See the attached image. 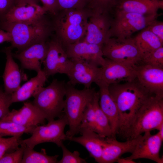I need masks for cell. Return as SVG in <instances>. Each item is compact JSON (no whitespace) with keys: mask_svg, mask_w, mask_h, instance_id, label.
I'll list each match as a JSON object with an SVG mask.
<instances>
[{"mask_svg":"<svg viewBox=\"0 0 163 163\" xmlns=\"http://www.w3.org/2000/svg\"><path fill=\"white\" fill-rule=\"evenodd\" d=\"M158 1H163V0H158Z\"/></svg>","mask_w":163,"mask_h":163,"instance_id":"obj_47","label":"cell"},{"mask_svg":"<svg viewBox=\"0 0 163 163\" xmlns=\"http://www.w3.org/2000/svg\"><path fill=\"white\" fill-rule=\"evenodd\" d=\"M141 63L163 68V46L142 57Z\"/></svg>","mask_w":163,"mask_h":163,"instance_id":"obj_32","label":"cell"},{"mask_svg":"<svg viewBox=\"0 0 163 163\" xmlns=\"http://www.w3.org/2000/svg\"><path fill=\"white\" fill-rule=\"evenodd\" d=\"M48 43V50L43 62V71L47 77L57 73L66 75L70 67L71 59L65 47L58 39Z\"/></svg>","mask_w":163,"mask_h":163,"instance_id":"obj_9","label":"cell"},{"mask_svg":"<svg viewBox=\"0 0 163 163\" xmlns=\"http://www.w3.org/2000/svg\"><path fill=\"white\" fill-rule=\"evenodd\" d=\"M118 163H136L133 160L128 159L126 158H121L120 157L118 158L116 161Z\"/></svg>","mask_w":163,"mask_h":163,"instance_id":"obj_44","label":"cell"},{"mask_svg":"<svg viewBox=\"0 0 163 163\" xmlns=\"http://www.w3.org/2000/svg\"><path fill=\"white\" fill-rule=\"evenodd\" d=\"M79 133L81 136H75L69 138L68 140L78 143L84 147L90 156L95 161L101 163L103 144L105 137L102 136L95 132L87 129H80Z\"/></svg>","mask_w":163,"mask_h":163,"instance_id":"obj_22","label":"cell"},{"mask_svg":"<svg viewBox=\"0 0 163 163\" xmlns=\"http://www.w3.org/2000/svg\"><path fill=\"white\" fill-rule=\"evenodd\" d=\"M12 48L9 47L3 50L6 56V62L2 75L4 91L10 94L20 88L22 81L27 80L25 74L21 71L13 59Z\"/></svg>","mask_w":163,"mask_h":163,"instance_id":"obj_19","label":"cell"},{"mask_svg":"<svg viewBox=\"0 0 163 163\" xmlns=\"http://www.w3.org/2000/svg\"><path fill=\"white\" fill-rule=\"evenodd\" d=\"M134 39L142 58L163 45V43L157 37L145 29Z\"/></svg>","mask_w":163,"mask_h":163,"instance_id":"obj_26","label":"cell"},{"mask_svg":"<svg viewBox=\"0 0 163 163\" xmlns=\"http://www.w3.org/2000/svg\"><path fill=\"white\" fill-rule=\"evenodd\" d=\"M11 98V94L6 93L2 86H0V106Z\"/></svg>","mask_w":163,"mask_h":163,"instance_id":"obj_42","label":"cell"},{"mask_svg":"<svg viewBox=\"0 0 163 163\" xmlns=\"http://www.w3.org/2000/svg\"><path fill=\"white\" fill-rule=\"evenodd\" d=\"M7 138H4L0 136V142L5 141Z\"/></svg>","mask_w":163,"mask_h":163,"instance_id":"obj_46","label":"cell"},{"mask_svg":"<svg viewBox=\"0 0 163 163\" xmlns=\"http://www.w3.org/2000/svg\"><path fill=\"white\" fill-rule=\"evenodd\" d=\"M98 86L100 107L107 117L110 125L113 136L115 137L119 127V114L116 105L111 96L108 85L99 81L95 83Z\"/></svg>","mask_w":163,"mask_h":163,"instance_id":"obj_20","label":"cell"},{"mask_svg":"<svg viewBox=\"0 0 163 163\" xmlns=\"http://www.w3.org/2000/svg\"><path fill=\"white\" fill-rule=\"evenodd\" d=\"M37 75L24 83L11 94L12 103L25 101L34 97L43 87L48 77L42 70Z\"/></svg>","mask_w":163,"mask_h":163,"instance_id":"obj_25","label":"cell"},{"mask_svg":"<svg viewBox=\"0 0 163 163\" xmlns=\"http://www.w3.org/2000/svg\"><path fill=\"white\" fill-rule=\"evenodd\" d=\"M158 131V133L161 138L163 140V124L161 126Z\"/></svg>","mask_w":163,"mask_h":163,"instance_id":"obj_45","label":"cell"},{"mask_svg":"<svg viewBox=\"0 0 163 163\" xmlns=\"http://www.w3.org/2000/svg\"><path fill=\"white\" fill-rule=\"evenodd\" d=\"M0 29L9 33L11 47L21 51L34 44L45 41L50 33V26L43 17L34 21L10 22L0 21Z\"/></svg>","mask_w":163,"mask_h":163,"instance_id":"obj_3","label":"cell"},{"mask_svg":"<svg viewBox=\"0 0 163 163\" xmlns=\"http://www.w3.org/2000/svg\"><path fill=\"white\" fill-rule=\"evenodd\" d=\"M155 35L163 43V22L155 20L145 28Z\"/></svg>","mask_w":163,"mask_h":163,"instance_id":"obj_37","label":"cell"},{"mask_svg":"<svg viewBox=\"0 0 163 163\" xmlns=\"http://www.w3.org/2000/svg\"><path fill=\"white\" fill-rule=\"evenodd\" d=\"M62 152L61 159L57 163H86L85 159L80 157L79 152L77 151L72 152L69 150L62 143L60 146Z\"/></svg>","mask_w":163,"mask_h":163,"instance_id":"obj_34","label":"cell"},{"mask_svg":"<svg viewBox=\"0 0 163 163\" xmlns=\"http://www.w3.org/2000/svg\"><path fill=\"white\" fill-rule=\"evenodd\" d=\"M68 125L67 119L63 114L56 120L48 122L46 124L35 126L29 138L20 140V143L25 145L30 148H34L40 144L52 142L60 147L64 141L68 140L64 132L66 125Z\"/></svg>","mask_w":163,"mask_h":163,"instance_id":"obj_8","label":"cell"},{"mask_svg":"<svg viewBox=\"0 0 163 163\" xmlns=\"http://www.w3.org/2000/svg\"><path fill=\"white\" fill-rule=\"evenodd\" d=\"M12 103L11 98L0 106V120L7 115L9 112L10 111L9 107Z\"/></svg>","mask_w":163,"mask_h":163,"instance_id":"obj_40","label":"cell"},{"mask_svg":"<svg viewBox=\"0 0 163 163\" xmlns=\"http://www.w3.org/2000/svg\"><path fill=\"white\" fill-rule=\"evenodd\" d=\"M87 23L55 21V28L59 37L58 39L64 47L83 39L86 32Z\"/></svg>","mask_w":163,"mask_h":163,"instance_id":"obj_24","label":"cell"},{"mask_svg":"<svg viewBox=\"0 0 163 163\" xmlns=\"http://www.w3.org/2000/svg\"><path fill=\"white\" fill-rule=\"evenodd\" d=\"M163 140L158 133L152 135L150 132H145L141 136L131 155L126 158L133 160L145 158L163 163V157L159 155Z\"/></svg>","mask_w":163,"mask_h":163,"instance_id":"obj_13","label":"cell"},{"mask_svg":"<svg viewBox=\"0 0 163 163\" xmlns=\"http://www.w3.org/2000/svg\"><path fill=\"white\" fill-rule=\"evenodd\" d=\"M48 48V42L43 41L12 53V55L19 61L22 68L37 72L42 69L41 65L46 56Z\"/></svg>","mask_w":163,"mask_h":163,"instance_id":"obj_16","label":"cell"},{"mask_svg":"<svg viewBox=\"0 0 163 163\" xmlns=\"http://www.w3.org/2000/svg\"><path fill=\"white\" fill-rule=\"evenodd\" d=\"M58 10L88 8L90 0H56Z\"/></svg>","mask_w":163,"mask_h":163,"instance_id":"obj_33","label":"cell"},{"mask_svg":"<svg viewBox=\"0 0 163 163\" xmlns=\"http://www.w3.org/2000/svg\"><path fill=\"white\" fill-rule=\"evenodd\" d=\"M43 4V7L47 12L53 15L56 14L58 11L56 0H39Z\"/></svg>","mask_w":163,"mask_h":163,"instance_id":"obj_39","label":"cell"},{"mask_svg":"<svg viewBox=\"0 0 163 163\" xmlns=\"http://www.w3.org/2000/svg\"><path fill=\"white\" fill-rule=\"evenodd\" d=\"M39 0H17L15 5H24L30 4H38Z\"/></svg>","mask_w":163,"mask_h":163,"instance_id":"obj_43","label":"cell"},{"mask_svg":"<svg viewBox=\"0 0 163 163\" xmlns=\"http://www.w3.org/2000/svg\"><path fill=\"white\" fill-rule=\"evenodd\" d=\"M104 58L136 67L141 63L142 57L134 38H109L103 45Z\"/></svg>","mask_w":163,"mask_h":163,"instance_id":"obj_6","label":"cell"},{"mask_svg":"<svg viewBox=\"0 0 163 163\" xmlns=\"http://www.w3.org/2000/svg\"><path fill=\"white\" fill-rule=\"evenodd\" d=\"M102 47L81 40L65 48L69 58L82 60L99 67L103 64L105 60Z\"/></svg>","mask_w":163,"mask_h":163,"instance_id":"obj_15","label":"cell"},{"mask_svg":"<svg viewBox=\"0 0 163 163\" xmlns=\"http://www.w3.org/2000/svg\"><path fill=\"white\" fill-rule=\"evenodd\" d=\"M66 84L64 81L54 79L48 86L42 87L34 97L32 103L42 113L48 122L63 114Z\"/></svg>","mask_w":163,"mask_h":163,"instance_id":"obj_5","label":"cell"},{"mask_svg":"<svg viewBox=\"0 0 163 163\" xmlns=\"http://www.w3.org/2000/svg\"><path fill=\"white\" fill-rule=\"evenodd\" d=\"M142 135L124 142L118 141L115 137H105L103 144L101 163H113L124 154L132 153Z\"/></svg>","mask_w":163,"mask_h":163,"instance_id":"obj_18","label":"cell"},{"mask_svg":"<svg viewBox=\"0 0 163 163\" xmlns=\"http://www.w3.org/2000/svg\"><path fill=\"white\" fill-rule=\"evenodd\" d=\"M59 156L58 155H48L43 149L38 152L26 146L21 163H56Z\"/></svg>","mask_w":163,"mask_h":163,"instance_id":"obj_28","label":"cell"},{"mask_svg":"<svg viewBox=\"0 0 163 163\" xmlns=\"http://www.w3.org/2000/svg\"><path fill=\"white\" fill-rule=\"evenodd\" d=\"M35 127H27L14 122L0 120V136H20L24 133H30Z\"/></svg>","mask_w":163,"mask_h":163,"instance_id":"obj_29","label":"cell"},{"mask_svg":"<svg viewBox=\"0 0 163 163\" xmlns=\"http://www.w3.org/2000/svg\"><path fill=\"white\" fill-rule=\"evenodd\" d=\"M20 145L14 151L5 154L0 159V163H21L26 146L23 144Z\"/></svg>","mask_w":163,"mask_h":163,"instance_id":"obj_35","label":"cell"},{"mask_svg":"<svg viewBox=\"0 0 163 163\" xmlns=\"http://www.w3.org/2000/svg\"><path fill=\"white\" fill-rule=\"evenodd\" d=\"M46 120L43 114L32 102H27L21 108L12 109L0 120L13 122L27 127H35L44 124Z\"/></svg>","mask_w":163,"mask_h":163,"instance_id":"obj_17","label":"cell"},{"mask_svg":"<svg viewBox=\"0 0 163 163\" xmlns=\"http://www.w3.org/2000/svg\"><path fill=\"white\" fill-rule=\"evenodd\" d=\"M71 64L66 75L69 81L67 82L73 86L77 84L89 88L97 80L100 67L82 60L70 59Z\"/></svg>","mask_w":163,"mask_h":163,"instance_id":"obj_12","label":"cell"},{"mask_svg":"<svg viewBox=\"0 0 163 163\" xmlns=\"http://www.w3.org/2000/svg\"><path fill=\"white\" fill-rule=\"evenodd\" d=\"M105 58L104 63L100 67L96 81L102 82L109 85L136 79V67Z\"/></svg>","mask_w":163,"mask_h":163,"instance_id":"obj_10","label":"cell"},{"mask_svg":"<svg viewBox=\"0 0 163 163\" xmlns=\"http://www.w3.org/2000/svg\"><path fill=\"white\" fill-rule=\"evenodd\" d=\"M16 0H0V21L3 20L8 12L15 5Z\"/></svg>","mask_w":163,"mask_h":163,"instance_id":"obj_38","label":"cell"},{"mask_svg":"<svg viewBox=\"0 0 163 163\" xmlns=\"http://www.w3.org/2000/svg\"><path fill=\"white\" fill-rule=\"evenodd\" d=\"M110 94L118 110L119 127L117 134L121 136L128 127L133 116L152 94L136 79L108 85Z\"/></svg>","mask_w":163,"mask_h":163,"instance_id":"obj_1","label":"cell"},{"mask_svg":"<svg viewBox=\"0 0 163 163\" xmlns=\"http://www.w3.org/2000/svg\"><path fill=\"white\" fill-rule=\"evenodd\" d=\"M63 113L67 120L69 129L66 134L68 139L79 133L81 120L84 110L92 100L96 92L94 88L79 90L67 83Z\"/></svg>","mask_w":163,"mask_h":163,"instance_id":"obj_4","label":"cell"},{"mask_svg":"<svg viewBox=\"0 0 163 163\" xmlns=\"http://www.w3.org/2000/svg\"><path fill=\"white\" fill-rule=\"evenodd\" d=\"M92 100L87 105L84 110L79 129L82 128L89 129L97 133L95 112Z\"/></svg>","mask_w":163,"mask_h":163,"instance_id":"obj_30","label":"cell"},{"mask_svg":"<svg viewBox=\"0 0 163 163\" xmlns=\"http://www.w3.org/2000/svg\"><path fill=\"white\" fill-rule=\"evenodd\" d=\"M163 1L158 0H117L114 9L143 15L156 14L163 9Z\"/></svg>","mask_w":163,"mask_h":163,"instance_id":"obj_23","label":"cell"},{"mask_svg":"<svg viewBox=\"0 0 163 163\" xmlns=\"http://www.w3.org/2000/svg\"><path fill=\"white\" fill-rule=\"evenodd\" d=\"M21 139L20 136H13L0 142V159L5 154L17 149L20 145Z\"/></svg>","mask_w":163,"mask_h":163,"instance_id":"obj_36","label":"cell"},{"mask_svg":"<svg viewBox=\"0 0 163 163\" xmlns=\"http://www.w3.org/2000/svg\"><path fill=\"white\" fill-rule=\"evenodd\" d=\"M99 101V93L98 91H96L92 100L95 112L97 133L103 137H113L109 120L101 108Z\"/></svg>","mask_w":163,"mask_h":163,"instance_id":"obj_27","label":"cell"},{"mask_svg":"<svg viewBox=\"0 0 163 163\" xmlns=\"http://www.w3.org/2000/svg\"><path fill=\"white\" fill-rule=\"evenodd\" d=\"M112 20L109 13L93 12L88 19L86 34L82 40L102 46L110 38Z\"/></svg>","mask_w":163,"mask_h":163,"instance_id":"obj_11","label":"cell"},{"mask_svg":"<svg viewBox=\"0 0 163 163\" xmlns=\"http://www.w3.org/2000/svg\"><path fill=\"white\" fill-rule=\"evenodd\" d=\"M163 124V96L151 95L139 108L121 136L126 140L158 130Z\"/></svg>","mask_w":163,"mask_h":163,"instance_id":"obj_2","label":"cell"},{"mask_svg":"<svg viewBox=\"0 0 163 163\" xmlns=\"http://www.w3.org/2000/svg\"><path fill=\"white\" fill-rule=\"evenodd\" d=\"M117 0H90L88 7L93 12L109 13L114 9Z\"/></svg>","mask_w":163,"mask_h":163,"instance_id":"obj_31","label":"cell"},{"mask_svg":"<svg viewBox=\"0 0 163 163\" xmlns=\"http://www.w3.org/2000/svg\"><path fill=\"white\" fill-rule=\"evenodd\" d=\"M115 10V16L112 20L109 31L110 37H130L133 33L145 29L159 16L158 14L143 15Z\"/></svg>","mask_w":163,"mask_h":163,"instance_id":"obj_7","label":"cell"},{"mask_svg":"<svg viewBox=\"0 0 163 163\" xmlns=\"http://www.w3.org/2000/svg\"><path fill=\"white\" fill-rule=\"evenodd\" d=\"M47 12L38 4L15 5L8 12L3 21L10 22L34 21L42 18Z\"/></svg>","mask_w":163,"mask_h":163,"instance_id":"obj_21","label":"cell"},{"mask_svg":"<svg viewBox=\"0 0 163 163\" xmlns=\"http://www.w3.org/2000/svg\"><path fill=\"white\" fill-rule=\"evenodd\" d=\"M11 38L10 34L0 29V44L5 42H11Z\"/></svg>","mask_w":163,"mask_h":163,"instance_id":"obj_41","label":"cell"},{"mask_svg":"<svg viewBox=\"0 0 163 163\" xmlns=\"http://www.w3.org/2000/svg\"><path fill=\"white\" fill-rule=\"evenodd\" d=\"M136 79L150 94L163 96V68L141 63L136 67Z\"/></svg>","mask_w":163,"mask_h":163,"instance_id":"obj_14","label":"cell"}]
</instances>
